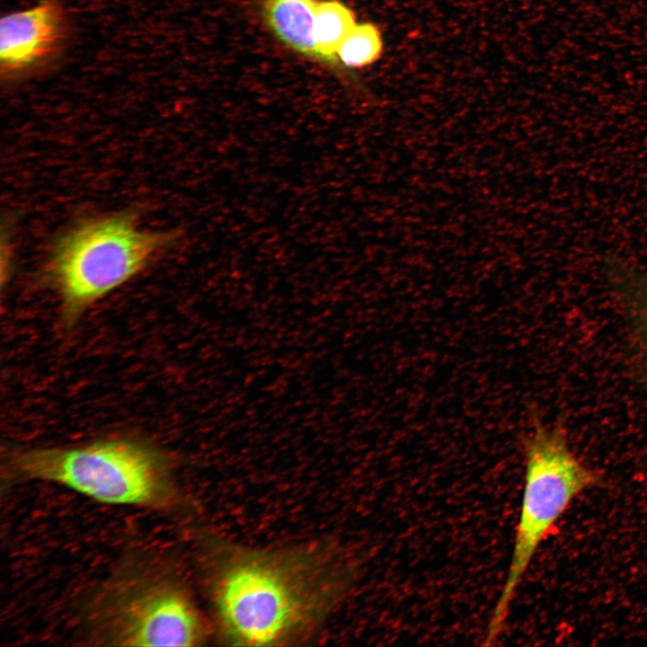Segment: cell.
Wrapping results in <instances>:
<instances>
[{"label":"cell","instance_id":"1","mask_svg":"<svg viewBox=\"0 0 647 647\" xmlns=\"http://www.w3.org/2000/svg\"><path fill=\"white\" fill-rule=\"evenodd\" d=\"M199 563L216 632L231 645L313 638L349 590L350 564L330 544L257 549L201 538Z\"/></svg>","mask_w":647,"mask_h":647},{"label":"cell","instance_id":"2","mask_svg":"<svg viewBox=\"0 0 647 647\" xmlns=\"http://www.w3.org/2000/svg\"><path fill=\"white\" fill-rule=\"evenodd\" d=\"M179 233L144 229L136 210L88 217L54 239L40 279L58 295L65 327H73L98 300L146 270Z\"/></svg>","mask_w":647,"mask_h":647},{"label":"cell","instance_id":"3","mask_svg":"<svg viewBox=\"0 0 647 647\" xmlns=\"http://www.w3.org/2000/svg\"><path fill=\"white\" fill-rule=\"evenodd\" d=\"M11 466L28 479L56 483L97 501L155 510L181 503L167 456L136 438L15 452Z\"/></svg>","mask_w":647,"mask_h":647},{"label":"cell","instance_id":"4","mask_svg":"<svg viewBox=\"0 0 647 647\" xmlns=\"http://www.w3.org/2000/svg\"><path fill=\"white\" fill-rule=\"evenodd\" d=\"M91 638L109 646H196L208 626L190 589L173 569L131 562L118 569L90 598Z\"/></svg>","mask_w":647,"mask_h":647},{"label":"cell","instance_id":"5","mask_svg":"<svg viewBox=\"0 0 647 647\" xmlns=\"http://www.w3.org/2000/svg\"><path fill=\"white\" fill-rule=\"evenodd\" d=\"M533 417L523 438L525 483L512 555L489 621L485 645L502 632L516 590L540 545L556 532L572 501L600 480L573 453L560 426Z\"/></svg>","mask_w":647,"mask_h":647},{"label":"cell","instance_id":"6","mask_svg":"<svg viewBox=\"0 0 647 647\" xmlns=\"http://www.w3.org/2000/svg\"><path fill=\"white\" fill-rule=\"evenodd\" d=\"M66 19L57 0L4 16L0 23L2 77L20 76L47 63L60 49Z\"/></svg>","mask_w":647,"mask_h":647},{"label":"cell","instance_id":"7","mask_svg":"<svg viewBox=\"0 0 647 647\" xmlns=\"http://www.w3.org/2000/svg\"><path fill=\"white\" fill-rule=\"evenodd\" d=\"M320 0H261V15L271 34L288 49L323 64L314 37Z\"/></svg>","mask_w":647,"mask_h":647},{"label":"cell","instance_id":"8","mask_svg":"<svg viewBox=\"0 0 647 647\" xmlns=\"http://www.w3.org/2000/svg\"><path fill=\"white\" fill-rule=\"evenodd\" d=\"M356 23L353 11L341 1L318 2L315 13L314 37L324 66L335 71L341 68L337 59V50Z\"/></svg>","mask_w":647,"mask_h":647},{"label":"cell","instance_id":"9","mask_svg":"<svg viewBox=\"0 0 647 647\" xmlns=\"http://www.w3.org/2000/svg\"><path fill=\"white\" fill-rule=\"evenodd\" d=\"M607 273L631 309L647 350V275L616 260L609 261Z\"/></svg>","mask_w":647,"mask_h":647},{"label":"cell","instance_id":"10","mask_svg":"<svg viewBox=\"0 0 647 647\" xmlns=\"http://www.w3.org/2000/svg\"><path fill=\"white\" fill-rule=\"evenodd\" d=\"M383 51L379 29L372 22L356 23L337 50L341 66L361 68L376 62Z\"/></svg>","mask_w":647,"mask_h":647}]
</instances>
